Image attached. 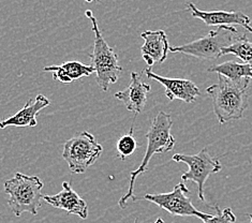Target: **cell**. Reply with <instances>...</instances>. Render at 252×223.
<instances>
[{"label":"cell","mask_w":252,"mask_h":223,"mask_svg":"<svg viewBox=\"0 0 252 223\" xmlns=\"http://www.w3.org/2000/svg\"><path fill=\"white\" fill-rule=\"evenodd\" d=\"M235 55L245 64L252 65V42L247 38L246 34L236 35L229 46L222 49V56L223 55Z\"/></svg>","instance_id":"17"},{"label":"cell","mask_w":252,"mask_h":223,"mask_svg":"<svg viewBox=\"0 0 252 223\" xmlns=\"http://www.w3.org/2000/svg\"><path fill=\"white\" fill-rule=\"evenodd\" d=\"M238 32L234 26H219L212 30L205 37L190 43L171 46L170 52L182 53L201 60H215L222 56V49L229 46L235 39Z\"/></svg>","instance_id":"5"},{"label":"cell","mask_w":252,"mask_h":223,"mask_svg":"<svg viewBox=\"0 0 252 223\" xmlns=\"http://www.w3.org/2000/svg\"><path fill=\"white\" fill-rule=\"evenodd\" d=\"M247 30H248L249 32H251V33H252V27H251V26H249V27L247 28Z\"/></svg>","instance_id":"23"},{"label":"cell","mask_w":252,"mask_h":223,"mask_svg":"<svg viewBox=\"0 0 252 223\" xmlns=\"http://www.w3.org/2000/svg\"><path fill=\"white\" fill-rule=\"evenodd\" d=\"M149 92H151V86L143 82L142 74L132 72L128 87L123 92L116 93L114 97L122 101L129 112H133L136 115L142 113L145 107Z\"/></svg>","instance_id":"11"},{"label":"cell","mask_w":252,"mask_h":223,"mask_svg":"<svg viewBox=\"0 0 252 223\" xmlns=\"http://www.w3.org/2000/svg\"><path fill=\"white\" fill-rule=\"evenodd\" d=\"M43 71L52 72L54 80L63 84H69L94 73L92 65L83 64L77 60H71L59 65H49V67H44Z\"/></svg>","instance_id":"15"},{"label":"cell","mask_w":252,"mask_h":223,"mask_svg":"<svg viewBox=\"0 0 252 223\" xmlns=\"http://www.w3.org/2000/svg\"><path fill=\"white\" fill-rule=\"evenodd\" d=\"M214 209L217 212V214L203 221L204 223H234L236 221V216L233 213L232 208L226 207L223 210H221L218 205H215Z\"/></svg>","instance_id":"19"},{"label":"cell","mask_w":252,"mask_h":223,"mask_svg":"<svg viewBox=\"0 0 252 223\" xmlns=\"http://www.w3.org/2000/svg\"><path fill=\"white\" fill-rule=\"evenodd\" d=\"M133 125L131 126V130L129 133L123 135L118 138L116 144V149L118 157L122 160H126L129 156L133 154L137 148V142L135 141V137L133 135Z\"/></svg>","instance_id":"18"},{"label":"cell","mask_w":252,"mask_h":223,"mask_svg":"<svg viewBox=\"0 0 252 223\" xmlns=\"http://www.w3.org/2000/svg\"><path fill=\"white\" fill-rule=\"evenodd\" d=\"M188 8L191 11L193 19H199L207 26H242L247 29L251 20L248 15L241 11H201L195 7L194 3L189 2Z\"/></svg>","instance_id":"10"},{"label":"cell","mask_w":252,"mask_h":223,"mask_svg":"<svg viewBox=\"0 0 252 223\" xmlns=\"http://www.w3.org/2000/svg\"><path fill=\"white\" fill-rule=\"evenodd\" d=\"M43 201L54 208L63 209L70 215L79 216L81 219H87L88 206L86 201L72 189L68 182L63 183V190L55 195H43Z\"/></svg>","instance_id":"12"},{"label":"cell","mask_w":252,"mask_h":223,"mask_svg":"<svg viewBox=\"0 0 252 223\" xmlns=\"http://www.w3.org/2000/svg\"><path fill=\"white\" fill-rule=\"evenodd\" d=\"M172 126L173 120L171 115L164 112H159L158 115L153 119L152 125L146 133L147 149L145 156H144L140 166L136 170L131 172L128 192L118 202L121 208L125 209L127 207V203L129 200H132L133 202L136 201V196L134 195V183L141 174L147 171L152 157L156 154H164L171 152L174 146H175V137L171 133Z\"/></svg>","instance_id":"2"},{"label":"cell","mask_w":252,"mask_h":223,"mask_svg":"<svg viewBox=\"0 0 252 223\" xmlns=\"http://www.w3.org/2000/svg\"><path fill=\"white\" fill-rule=\"evenodd\" d=\"M172 160L175 162H184L189 166V171L182 175V180L185 183L187 180L195 183L197 185V191H199V198L202 202H205L204 185L212 174H216L222 170L219 159L213 157L205 147L196 155L176 154L173 156Z\"/></svg>","instance_id":"7"},{"label":"cell","mask_w":252,"mask_h":223,"mask_svg":"<svg viewBox=\"0 0 252 223\" xmlns=\"http://www.w3.org/2000/svg\"><path fill=\"white\" fill-rule=\"evenodd\" d=\"M211 73H218L226 76L233 82H250L252 80V65L249 64H238L235 62H226L207 70Z\"/></svg>","instance_id":"16"},{"label":"cell","mask_w":252,"mask_h":223,"mask_svg":"<svg viewBox=\"0 0 252 223\" xmlns=\"http://www.w3.org/2000/svg\"><path fill=\"white\" fill-rule=\"evenodd\" d=\"M98 2L99 0H85V2H88V3H91V2Z\"/></svg>","instance_id":"21"},{"label":"cell","mask_w":252,"mask_h":223,"mask_svg":"<svg viewBox=\"0 0 252 223\" xmlns=\"http://www.w3.org/2000/svg\"><path fill=\"white\" fill-rule=\"evenodd\" d=\"M141 37L144 39V44L141 47L142 56L149 67L164 63L170 46L167 35L163 30H147L141 33Z\"/></svg>","instance_id":"13"},{"label":"cell","mask_w":252,"mask_h":223,"mask_svg":"<svg viewBox=\"0 0 252 223\" xmlns=\"http://www.w3.org/2000/svg\"><path fill=\"white\" fill-rule=\"evenodd\" d=\"M133 223H139V219H137V218H136V219L134 220V222H133ZM154 223H164V221H163V219H161V218H158V219H157V220H156V221H155Z\"/></svg>","instance_id":"20"},{"label":"cell","mask_w":252,"mask_h":223,"mask_svg":"<svg viewBox=\"0 0 252 223\" xmlns=\"http://www.w3.org/2000/svg\"><path fill=\"white\" fill-rule=\"evenodd\" d=\"M249 83L233 82L226 76L218 74V84L206 88L213 102L214 112L221 125L243 118L249 104Z\"/></svg>","instance_id":"1"},{"label":"cell","mask_w":252,"mask_h":223,"mask_svg":"<svg viewBox=\"0 0 252 223\" xmlns=\"http://www.w3.org/2000/svg\"><path fill=\"white\" fill-rule=\"evenodd\" d=\"M85 15L91 20L94 33V51L89 55L92 62L91 65L94 70L95 82L103 92H107L111 84H115L118 81L119 73L123 71V68L118 64V55L115 50L107 44L102 34L93 12L87 10Z\"/></svg>","instance_id":"4"},{"label":"cell","mask_w":252,"mask_h":223,"mask_svg":"<svg viewBox=\"0 0 252 223\" xmlns=\"http://www.w3.org/2000/svg\"><path fill=\"white\" fill-rule=\"evenodd\" d=\"M189 193L190 190L186 186L185 182L182 180L181 183L174 187L172 192H169V193L146 194L144 195L143 200L158 205L159 207L166 210L167 213L173 216L196 217V218L203 221L211 218L212 215L202 213L193 206V204L188 197Z\"/></svg>","instance_id":"8"},{"label":"cell","mask_w":252,"mask_h":223,"mask_svg":"<svg viewBox=\"0 0 252 223\" xmlns=\"http://www.w3.org/2000/svg\"><path fill=\"white\" fill-rule=\"evenodd\" d=\"M44 184L38 176H28L23 173H15L4 183V193L9 195L8 205L16 217L24 213L32 216L38 214L43 198L42 189Z\"/></svg>","instance_id":"3"},{"label":"cell","mask_w":252,"mask_h":223,"mask_svg":"<svg viewBox=\"0 0 252 223\" xmlns=\"http://www.w3.org/2000/svg\"><path fill=\"white\" fill-rule=\"evenodd\" d=\"M102 152L103 147L95 137L84 131L64 143L63 158L68 163L71 173L83 174L98 161Z\"/></svg>","instance_id":"6"},{"label":"cell","mask_w":252,"mask_h":223,"mask_svg":"<svg viewBox=\"0 0 252 223\" xmlns=\"http://www.w3.org/2000/svg\"><path fill=\"white\" fill-rule=\"evenodd\" d=\"M247 217H248V218L250 219V223H252V215H250V214H248L247 215Z\"/></svg>","instance_id":"22"},{"label":"cell","mask_w":252,"mask_h":223,"mask_svg":"<svg viewBox=\"0 0 252 223\" xmlns=\"http://www.w3.org/2000/svg\"><path fill=\"white\" fill-rule=\"evenodd\" d=\"M144 72L148 78L157 81L164 87L165 96L170 101L178 99L186 102V103H193L201 95L199 87L192 81L184 80V78L163 77L154 73L151 69H145Z\"/></svg>","instance_id":"9"},{"label":"cell","mask_w":252,"mask_h":223,"mask_svg":"<svg viewBox=\"0 0 252 223\" xmlns=\"http://www.w3.org/2000/svg\"><path fill=\"white\" fill-rule=\"evenodd\" d=\"M51 101L44 95H38L34 100L29 99L27 103L24 105L13 116L7 119L0 120V129H5L8 127H35L38 125L37 115L43 108L49 106Z\"/></svg>","instance_id":"14"}]
</instances>
